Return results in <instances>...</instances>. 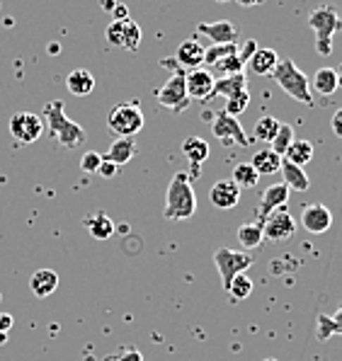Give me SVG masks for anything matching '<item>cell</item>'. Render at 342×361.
<instances>
[{
	"label": "cell",
	"instance_id": "obj_21",
	"mask_svg": "<svg viewBox=\"0 0 342 361\" xmlns=\"http://www.w3.org/2000/svg\"><path fill=\"white\" fill-rule=\"evenodd\" d=\"M248 90V75L245 71L243 73H233V75H224L219 78V80H214V92L212 97H233L238 95V92Z\"/></svg>",
	"mask_w": 342,
	"mask_h": 361
},
{
	"label": "cell",
	"instance_id": "obj_25",
	"mask_svg": "<svg viewBox=\"0 0 342 361\" xmlns=\"http://www.w3.org/2000/svg\"><path fill=\"white\" fill-rule=\"evenodd\" d=\"M252 168L257 170V175H277L282 168V155H277L272 148H262L252 155Z\"/></svg>",
	"mask_w": 342,
	"mask_h": 361
},
{
	"label": "cell",
	"instance_id": "obj_2",
	"mask_svg": "<svg viewBox=\"0 0 342 361\" xmlns=\"http://www.w3.org/2000/svg\"><path fill=\"white\" fill-rule=\"evenodd\" d=\"M44 119H47L49 131L61 143V148H68L71 151V148H78L85 143V129H83L78 121L66 116V104L61 99L44 104Z\"/></svg>",
	"mask_w": 342,
	"mask_h": 361
},
{
	"label": "cell",
	"instance_id": "obj_34",
	"mask_svg": "<svg viewBox=\"0 0 342 361\" xmlns=\"http://www.w3.org/2000/svg\"><path fill=\"white\" fill-rule=\"evenodd\" d=\"M226 291H228V296L233 298V301H245L252 293V281L248 279V274H238L231 281V286L226 288Z\"/></svg>",
	"mask_w": 342,
	"mask_h": 361
},
{
	"label": "cell",
	"instance_id": "obj_47",
	"mask_svg": "<svg viewBox=\"0 0 342 361\" xmlns=\"http://www.w3.org/2000/svg\"><path fill=\"white\" fill-rule=\"evenodd\" d=\"M338 85L342 87V73H338Z\"/></svg>",
	"mask_w": 342,
	"mask_h": 361
},
{
	"label": "cell",
	"instance_id": "obj_36",
	"mask_svg": "<svg viewBox=\"0 0 342 361\" xmlns=\"http://www.w3.org/2000/svg\"><path fill=\"white\" fill-rule=\"evenodd\" d=\"M212 68L224 78V75L243 73V71H245V63H243V61L238 59V54H231V56L221 59V61H219V63H214Z\"/></svg>",
	"mask_w": 342,
	"mask_h": 361
},
{
	"label": "cell",
	"instance_id": "obj_37",
	"mask_svg": "<svg viewBox=\"0 0 342 361\" xmlns=\"http://www.w3.org/2000/svg\"><path fill=\"white\" fill-rule=\"evenodd\" d=\"M248 104H250V90H243V92H238V95L226 99V109H224V112L231 114V116H238V114L245 112Z\"/></svg>",
	"mask_w": 342,
	"mask_h": 361
},
{
	"label": "cell",
	"instance_id": "obj_31",
	"mask_svg": "<svg viewBox=\"0 0 342 361\" xmlns=\"http://www.w3.org/2000/svg\"><path fill=\"white\" fill-rule=\"evenodd\" d=\"M233 182L240 187V190H250V187H257L260 175H257V170L252 168L250 163H238L233 168Z\"/></svg>",
	"mask_w": 342,
	"mask_h": 361
},
{
	"label": "cell",
	"instance_id": "obj_12",
	"mask_svg": "<svg viewBox=\"0 0 342 361\" xmlns=\"http://www.w3.org/2000/svg\"><path fill=\"white\" fill-rule=\"evenodd\" d=\"M214 73L209 68H195L185 73V87H187V97L190 99H200V102H207L212 99L214 92Z\"/></svg>",
	"mask_w": 342,
	"mask_h": 361
},
{
	"label": "cell",
	"instance_id": "obj_28",
	"mask_svg": "<svg viewBox=\"0 0 342 361\" xmlns=\"http://www.w3.org/2000/svg\"><path fill=\"white\" fill-rule=\"evenodd\" d=\"M284 160H289V163H294V165H299V168H303V165L313 160V146L308 141L294 138V141H291V146L286 148Z\"/></svg>",
	"mask_w": 342,
	"mask_h": 361
},
{
	"label": "cell",
	"instance_id": "obj_41",
	"mask_svg": "<svg viewBox=\"0 0 342 361\" xmlns=\"http://www.w3.org/2000/svg\"><path fill=\"white\" fill-rule=\"evenodd\" d=\"M13 325H15V318L10 313H0V332L3 335H8L10 330H13Z\"/></svg>",
	"mask_w": 342,
	"mask_h": 361
},
{
	"label": "cell",
	"instance_id": "obj_1",
	"mask_svg": "<svg viewBox=\"0 0 342 361\" xmlns=\"http://www.w3.org/2000/svg\"><path fill=\"white\" fill-rule=\"evenodd\" d=\"M197 211V194L187 172H175L165 192V219L168 221H185L192 219Z\"/></svg>",
	"mask_w": 342,
	"mask_h": 361
},
{
	"label": "cell",
	"instance_id": "obj_20",
	"mask_svg": "<svg viewBox=\"0 0 342 361\" xmlns=\"http://www.w3.org/2000/svg\"><path fill=\"white\" fill-rule=\"evenodd\" d=\"M56 288H59V274L54 269H37L35 274L30 276V291L35 293L37 298L51 296Z\"/></svg>",
	"mask_w": 342,
	"mask_h": 361
},
{
	"label": "cell",
	"instance_id": "obj_23",
	"mask_svg": "<svg viewBox=\"0 0 342 361\" xmlns=\"http://www.w3.org/2000/svg\"><path fill=\"white\" fill-rule=\"evenodd\" d=\"M279 172H282V177H284L282 185H286L289 190L306 192L308 187H311V180H308V175L303 172V168H299V165H294V163H289V160L282 158V168H279Z\"/></svg>",
	"mask_w": 342,
	"mask_h": 361
},
{
	"label": "cell",
	"instance_id": "obj_7",
	"mask_svg": "<svg viewBox=\"0 0 342 361\" xmlns=\"http://www.w3.org/2000/svg\"><path fill=\"white\" fill-rule=\"evenodd\" d=\"M185 73H187V71H173L168 80H165V85L156 92L158 102H161L165 109L175 112V114L185 112V109L190 107V102H192V99L187 97Z\"/></svg>",
	"mask_w": 342,
	"mask_h": 361
},
{
	"label": "cell",
	"instance_id": "obj_29",
	"mask_svg": "<svg viewBox=\"0 0 342 361\" xmlns=\"http://www.w3.org/2000/svg\"><path fill=\"white\" fill-rule=\"evenodd\" d=\"M316 332H318V340H328L330 335H342V305H340V310L333 315V318H330V315H325V313L318 315Z\"/></svg>",
	"mask_w": 342,
	"mask_h": 361
},
{
	"label": "cell",
	"instance_id": "obj_38",
	"mask_svg": "<svg viewBox=\"0 0 342 361\" xmlns=\"http://www.w3.org/2000/svg\"><path fill=\"white\" fill-rule=\"evenodd\" d=\"M102 155L97 153V151H87V153H83V158H80V170L83 172H87V175H95L97 170H100V165H102Z\"/></svg>",
	"mask_w": 342,
	"mask_h": 361
},
{
	"label": "cell",
	"instance_id": "obj_42",
	"mask_svg": "<svg viewBox=\"0 0 342 361\" xmlns=\"http://www.w3.org/2000/svg\"><path fill=\"white\" fill-rule=\"evenodd\" d=\"M119 361H143V357H141V352L139 349H124V352L119 354Z\"/></svg>",
	"mask_w": 342,
	"mask_h": 361
},
{
	"label": "cell",
	"instance_id": "obj_14",
	"mask_svg": "<svg viewBox=\"0 0 342 361\" xmlns=\"http://www.w3.org/2000/svg\"><path fill=\"white\" fill-rule=\"evenodd\" d=\"M289 194H291L289 187L282 185V182H279V185H269L267 190L262 192L260 204H257V224H262L272 211L284 209L286 202H289Z\"/></svg>",
	"mask_w": 342,
	"mask_h": 361
},
{
	"label": "cell",
	"instance_id": "obj_30",
	"mask_svg": "<svg viewBox=\"0 0 342 361\" xmlns=\"http://www.w3.org/2000/svg\"><path fill=\"white\" fill-rule=\"evenodd\" d=\"M262 240H264V235H262V226L260 224H243L238 228V243L245 250L260 247Z\"/></svg>",
	"mask_w": 342,
	"mask_h": 361
},
{
	"label": "cell",
	"instance_id": "obj_8",
	"mask_svg": "<svg viewBox=\"0 0 342 361\" xmlns=\"http://www.w3.org/2000/svg\"><path fill=\"white\" fill-rule=\"evenodd\" d=\"M212 133L224 146H250V136H245L238 116H231L226 112H219L216 119L212 121Z\"/></svg>",
	"mask_w": 342,
	"mask_h": 361
},
{
	"label": "cell",
	"instance_id": "obj_22",
	"mask_svg": "<svg viewBox=\"0 0 342 361\" xmlns=\"http://www.w3.org/2000/svg\"><path fill=\"white\" fill-rule=\"evenodd\" d=\"M66 87H68L71 95L85 97V95H90V92L95 90V75H92L90 71H85V68H75V71H71V73L66 75Z\"/></svg>",
	"mask_w": 342,
	"mask_h": 361
},
{
	"label": "cell",
	"instance_id": "obj_6",
	"mask_svg": "<svg viewBox=\"0 0 342 361\" xmlns=\"http://www.w3.org/2000/svg\"><path fill=\"white\" fill-rule=\"evenodd\" d=\"M214 264L219 269V276L224 281V288L231 286V281L238 274H245L252 267V255L250 252H240V250H228V247H219L214 252Z\"/></svg>",
	"mask_w": 342,
	"mask_h": 361
},
{
	"label": "cell",
	"instance_id": "obj_39",
	"mask_svg": "<svg viewBox=\"0 0 342 361\" xmlns=\"http://www.w3.org/2000/svg\"><path fill=\"white\" fill-rule=\"evenodd\" d=\"M255 49H257V44L252 42V39H248L245 44H238V59L243 61V63H248V59L255 54Z\"/></svg>",
	"mask_w": 342,
	"mask_h": 361
},
{
	"label": "cell",
	"instance_id": "obj_10",
	"mask_svg": "<svg viewBox=\"0 0 342 361\" xmlns=\"http://www.w3.org/2000/svg\"><path fill=\"white\" fill-rule=\"evenodd\" d=\"M10 133L20 143H35L44 133V119L32 112H18L10 116Z\"/></svg>",
	"mask_w": 342,
	"mask_h": 361
},
{
	"label": "cell",
	"instance_id": "obj_46",
	"mask_svg": "<svg viewBox=\"0 0 342 361\" xmlns=\"http://www.w3.org/2000/svg\"><path fill=\"white\" fill-rule=\"evenodd\" d=\"M5 340H8V335H3V332H0V344H3Z\"/></svg>",
	"mask_w": 342,
	"mask_h": 361
},
{
	"label": "cell",
	"instance_id": "obj_4",
	"mask_svg": "<svg viewBox=\"0 0 342 361\" xmlns=\"http://www.w3.org/2000/svg\"><path fill=\"white\" fill-rule=\"evenodd\" d=\"M269 78H274V80L279 82V87H282V90H284L291 99L308 104V107L313 104L311 85H308V75L303 73L301 68H296L294 61H289V59L279 61L277 68L272 71V75H269Z\"/></svg>",
	"mask_w": 342,
	"mask_h": 361
},
{
	"label": "cell",
	"instance_id": "obj_43",
	"mask_svg": "<svg viewBox=\"0 0 342 361\" xmlns=\"http://www.w3.org/2000/svg\"><path fill=\"white\" fill-rule=\"evenodd\" d=\"M330 126H333L335 136L342 138V109H338V112L333 114V119H330Z\"/></svg>",
	"mask_w": 342,
	"mask_h": 361
},
{
	"label": "cell",
	"instance_id": "obj_15",
	"mask_svg": "<svg viewBox=\"0 0 342 361\" xmlns=\"http://www.w3.org/2000/svg\"><path fill=\"white\" fill-rule=\"evenodd\" d=\"M197 32L204 37H209L214 44H238V27L228 20H219V22H200Z\"/></svg>",
	"mask_w": 342,
	"mask_h": 361
},
{
	"label": "cell",
	"instance_id": "obj_48",
	"mask_svg": "<svg viewBox=\"0 0 342 361\" xmlns=\"http://www.w3.org/2000/svg\"><path fill=\"white\" fill-rule=\"evenodd\" d=\"M262 361H279V359H262Z\"/></svg>",
	"mask_w": 342,
	"mask_h": 361
},
{
	"label": "cell",
	"instance_id": "obj_49",
	"mask_svg": "<svg viewBox=\"0 0 342 361\" xmlns=\"http://www.w3.org/2000/svg\"><path fill=\"white\" fill-rule=\"evenodd\" d=\"M216 3H226V0H216Z\"/></svg>",
	"mask_w": 342,
	"mask_h": 361
},
{
	"label": "cell",
	"instance_id": "obj_44",
	"mask_svg": "<svg viewBox=\"0 0 342 361\" xmlns=\"http://www.w3.org/2000/svg\"><path fill=\"white\" fill-rule=\"evenodd\" d=\"M112 20H129V10H126V5L114 3V8H112Z\"/></svg>",
	"mask_w": 342,
	"mask_h": 361
},
{
	"label": "cell",
	"instance_id": "obj_24",
	"mask_svg": "<svg viewBox=\"0 0 342 361\" xmlns=\"http://www.w3.org/2000/svg\"><path fill=\"white\" fill-rule=\"evenodd\" d=\"M136 155V141L134 138H114L112 146H109V151L104 158L109 160V163H114L119 168V165H126L131 158Z\"/></svg>",
	"mask_w": 342,
	"mask_h": 361
},
{
	"label": "cell",
	"instance_id": "obj_26",
	"mask_svg": "<svg viewBox=\"0 0 342 361\" xmlns=\"http://www.w3.org/2000/svg\"><path fill=\"white\" fill-rule=\"evenodd\" d=\"M308 85H311L313 92H318V95H333L335 90H338V71L335 68H321L316 71V75L308 80Z\"/></svg>",
	"mask_w": 342,
	"mask_h": 361
},
{
	"label": "cell",
	"instance_id": "obj_50",
	"mask_svg": "<svg viewBox=\"0 0 342 361\" xmlns=\"http://www.w3.org/2000/svg\"><path fill=\"white\" fill-rule=\"evenodd\" d=\"M0 298H3V296H0Z\"/></svg>",
	"mask_w": 342,
	"mask_h": 361
},
{
	"label": "cell",
	"instance_id": "obj_9",
	"mask_svg": "<svg viewBox=\"0 0 342 361\" xmlns=\"http://www.w3.org/2000/svg\"><path fill=\"white\" fill-rule=\"evenodd\" d=\"M109 44L121 47L126 51H136L141 47V27L134 20H112L104 30Z\"/></svg>",
	"mask_w": 342,
	"mask_h": 361
},
{
	"label": "cell",
	"instance_id": "obj_13",
	"mask_svg": "<svg viewBox=\"0 0 342 361\" xmlns=\"http://www.w3.org/2000/svg\"><path fill=\"white\" fill-rule=\"evenodd\" d=\"M301 226L308 233H313V235H321V233L330 231V226H333V214L323 204H308L301 211Z\"/></svg>",
	"mask_w": 342,
	"mask_h": 361
},
{
	"label": "cell",
	"instance_id": "obj_35",
	"mask_svg": "<svg viewBox=\"0 0 342 361\" xmlns=\"http://www.w3.org/2000/svg\"><path fill=\"white\" fill-rule=\"evenodd\" d=\"M291 141H294V129H291L289 124H279V131H277V136H274V141L269 143V148L284 158V153H286V148L291 146Z\"/></svg>",
	"mask_w": 342,
	"mask_h": 361
},
{
	"label": "cell",
	"instance_id": "obj_11",
	"mask_svg": "<svg viewBox=\"0 0 342 361\" xmlns=\"http://www.w3.org/2000/svg\"><path fill=\"white\" fill-rule=\"evenodd\" d=\"M260 226H262V235L272 243L289 240L296 231V224H294V219H291L289 211H286V207L272 211V214H269Z\"/></svg>",
	"mask_w": 342,
	"mask_h": 361
},
{
	"label": "cell",
	"instance_id": "obj_3",
	"mask_svg": "<svg viewBox=\"0 0 342 361\" xmlns=\"http://www.w3.org/2000/svg\"><path fill=\"white\" fill-rule=\"evenodd\" d=\"M308 27L316 35V51L321 56H330L333 54V39L335 32L340 30V13L333 5H321L308 15Z\"/></svg>",
	"mask_w": 342,
	"mask_h": 361
},
{
	"label": "cell",
	"instance_id": "obj_45",
	"mask_svg": "<svg viewBox=\"0 0 342 361\" xmlns=\"http://www.w3.org/2000/svg\"><path fill=\"white\" fill-rule=\"evenodd\" d=\"M238 5H243V8H255V5H262L264 0H236Z\"/></svg>",
	"mask_w": 342,
	"mask_h": 361
},
{
	"label": "cell",
	"instance_id": "obj_16",
	"mask_svg": "<svg viewBox=\"0 0 342 361\" xmlns=\"http://www.w3.org/2000/svg\"><path fill=\"white\" fill-rule=\"evenodd\" d=\"M175 61H178V66L182 71H195V68H202L204 66V47L202 42L197 37H190L185 39V42L178 47V51H175Z\"/></svg>",
	"mask_w": 342,
	"mask_h": 361
},
{
	"label": "cell",
	"instance_id": "obj_5",
	"mask_svg": "<svg viewBox=\"0 0 342 361\" xmlns=\"http://www.w3.org/2000/svg\"><path fill=\"white\" fill-rule=\"evenodd\" d=\"M107 129L117 138H134L143 129V112L139 104L121 102L107 114Z\"/></svg>",
	"mask_w": 342,
	"mask_h": 361
},
{
	"label": "cell",
	"instance_id": "obj_40",
	"mask_svg": "<svg viewBox=\"0 0 342 361\" xmlns=\"http://www.w3.org/2000/svg\"><path fill=\"white\" fill-rule=\"evenodd\" d=\"M117 172H119L117 165L109 163V160L104 158V160H102V165H100V170H97V175H102V177H107V180H109V177H114V175H117Z\"/></svg>",
	"mask_w": 342,
	"mask_h": 361
},
{
	"label": "cell",
	"instance_id": "obj_18",
	"mask_svg": "<svg viewBox=\"0 0 342 361\" xmlns=\"http://www.w3.org/2000/svg\"><path fill=\"white\" fill-rule=\"evenodd\" d=\"M182 153H185V158L190 160L192 165V172H190V180H195V177H200V168L202 163L209 158V143L204 141L200 136H190L182 141Z\"/></svg>",
	"mask_w": 342,
	"mask_h": 361
},
{
	"label": "cell",
	"instance_id": "obj_19",
	"mask_svg": "<svg viewBox=\"0 0 342 361\" xmlns=\"http://www.w3.org/2000/svg\"><path fill=\"white\" fill-rule=\"evenodd\" d=\"M279 61L282 59H279V54L274 49H255V54L248 59L245 68L250 75H272V71L277 68Z\"/></svg>",
	"mask_w": 342,
	"mask_h": 361
},
{
	"label": "cell",
	"instance_id": "obj_33",
	"mask_svg": "<svg viewBox=\"0 0 342 361\" xmlns=\"http://www.w3.org/2000/svg\"><path fill=\"white\" fill-rule=\"evenodd\" d=\"M231 54H238V44H214V47L204 49V66L212 68L214 63H219V61L231 56Z\"/></svg>",
	"mask_w": 342,
	"mask_h": 361
},
{
	"label": "cell",
	"instance_id": "obj_17",
	"mask_svg": "<svg viewBox=\"0 0 342 361\" xmlns=\"http://www.w3.org/2000/svg\"><path fill=\"white\" fill-rule=\"evenodd\" d=\"M209 202L214 204L216 209H233L238 207L240 202V187L236 185L233 180H219L216 185L209 190Z\"/></svg>",
	"mask_w": 342,
	"mask_h": 361
},
{
	"label": "cell",
	"instance_id": "obj_32",
	"mask_svg": "<svg viewBox=\"0 0 342 361\" xmlns=\"http://www.w3.org/2000/svg\"><path fill=\"white\" fill-rule=\"evenodd\" d=\"M279 124L282 121H277L274 116H262V119L255 121V129H252V136L257 138V141H264V143H272L274 136H277L279 131Z\"/></svg>",
	"mask_w": 342,
	"mask_h": 361
},
{
	"label": "cell",
	"instance_id": "obj_27",
	"mask_svg": "<svg viewBox=\"0 0 342 361\" xmlns=\"http://www.w3.org/2000/svg\"><path fill=\"white\" fill-rule=\"evenodd\" d=\"M85 226H87V231H90V235L95 238V240H109V238L114 235V231H117L114 221L109 219L107 214L90 216V219L85 221Z\"/></svg>",
	"mask_w": 342,
	"mask_h": 361
}]
</instances>
